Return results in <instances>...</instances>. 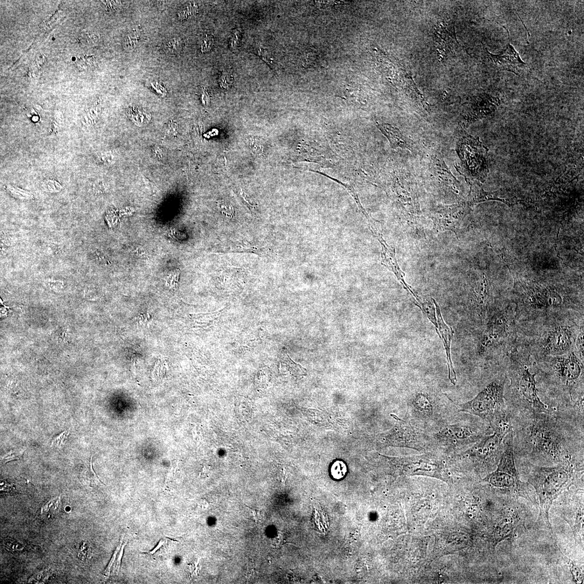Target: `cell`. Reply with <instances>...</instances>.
Listing matches in <instances>:
<instances>
[{
    "instance_id": "1",
    "label": "cell",
    "mask_w": 584,
    "mask_h": 584,
    "mask_svg": "<svg viewBox=\"0 0 584 584\" xmlns=\"http://www.w3.org/2000/svg\"><path fill=\"white\" fill-rule=\"evenodd\" d=\"M526 419L517 431L519 453L546 462H571L573 449L568 434L562 423L550 413L527 414Z\"/></svg>"
},
{
    "instance_id": "2",
    "label": "cell",
    "mask_w": 584,
    "mask_h": 584,
    "mask_svg": "<svg viewBox=\"0 0 584 584\" xmlns=\"http://www.w3.org/2000/svg\"><path fill=\"white\" fill-rule=\"evenodd\" d=\"M407 421L424 430L454 420L461 412L458 405L440 389L423 387L407 397Z\"/></svg>"
},
{
    "instance_id": "3",
    "label": "cell",
    "mask_w": 584,
    "mask_h": 584,
    "mask_svg": "<svg viewBox=\"0 0 584 584\" xmlns=\"http://www.w3.org/2000/svg\"><path fill=\"white\" fill-rule=\"evenodd\" d=\"M432 451L451 457L463 453L486 436L493 433L489 424L477 419L454 420L435 428L425 430Z\"/></svg>"
},
{
    "instance_id": "4",
    "label": "cell",
    "mask_w": 584,
    "mask_h": 584,
    "mask_svg": "<svg viewBox=\"0 0 584 584\" xmlns=\"http://www.w3.org/2000/svg\"><path fill=\"white\" fill-rule=\"evenodd\" d=\"M571 462L550 467H534L528 475V482L533 486L539 497L540 516L543 517L551 530L549 511L554 500L572 483Z\"/></svg>"
},
{
    "instance_id": "5",
    "label": "cell",
    "mask_w": 584,
    "mask_h": 584,
    "mask_svg": "<svg viewBox=\"0 0 584 584\" xmlns=\"http://www.w3.org/2000/svg\"><path fill=\"white\" fill-rule=\"evenodd\" d=\"M384 458L398 475L427 476L449 484L454 483L448 469L449 457L438 452H427L418 456Z\"/></svg>"
},
{
    "instance_id": "6",
    "label": "cell",
    "mask_w": 584,
    "mask_h": 584,
    "mask_svg": "<svg viewBox=\"0 0 584 584\" xmlns=\"http://www.w3.org/2000/svg\"><path fill=\"white\" fill-rule=\"evenodd\" d=\"M505 381L495 380L487 385L476 397L458 405L461 412L479 417L489 424L508 413L505 402Z\"/></svg>"
},
{
    "instance_id": "7",
    "label": "cell",
    "mask_w": 584,
    "mask_h": 584,
    "mask_svg": "<svg viewBox=\"0 0 584 584\" xmlns=\"http://www.w3.org/2000/svg\"><path fill=\"white\" fill-rule=\"evenodd\" d=\"M509 435L493 432L463 453L450 457L449 463L469 464L477 470L491 468L497 465Z\"/></svg>"
},
{
    "instance_id": "8",
    "label": "cell",
    "mask_w": 584,
    "mask_h": 584,
    "mask_svg": "<svg viewBox=\"0 0 584 584\" xmlns=\"http://www.w3.org/2000/svg\"><path fill=\"white\" fill-rule=\"evenodd\" d=\"M549 368L558 383L568 392L570 400L577 403L583 402L575 394L576 388L583 387V361L574 351L564 355L548 357Z\"/></svg>"
},
{
    "instance_id": "9",
    "label": "cell",
    "mask_w": 584,
    "mask_h": 584,
    "mask_svg": "<svg viewBox=\"0 0 584 584\" xmlns=\"http://www.w3.org/2000/svg\"><path fill=\"white\" fill-rule=\"evenodd\" d=\"M526 365L520 366L514 372L512 380L513 394L517 404L527 414L550 413L547 405L539 397L535 375Z\"/></svg>"
},
{
    "instance_id": "10",
    "label": "cell",
    "mask_w": 584,
    "mask_h": 584,
    "mask_svg": "<svg viewBox=\"0 0 584 584\" xmlns=\"http://www.w3.org/2000/svg\"><path fill=\"white\" fill-rule=\"evenodd\" d=\"M578 334L573 327L557 324L549 327L540 337L539 349L544 356L554 357L564 355L572 351Z\"/></svg>"
},
{
    "instance_id": "11",
    "label": "cell",
    "mask_w": 584,
    "mask_h": 584,
    "mask_svg": "<svg viewBox=\"0 0 584 584\" xmlns=\"http://www.w3.org/2000/svg\"><path fill=\"white\" fill-rule=\"evenodd\" d=\"M483 482L488 483L495 488L509 490L514 493L521 495L528 499H530L529 489L527 484L521 481L519 475H513L509 473L496 469L483 479Z\"/></svg>"
},
{
    "instance_id": "12",
    "label": "cell",
    "mask_w": 584,
    "mask_h": 584,
    "mask_svg": "<svg viewBox=\"0 0 584 584\" xmlns=\"http://www.w3.org/2000/svg\"><path fill=\"white\" fill-rule=\"evenodd\" d=\"M508 33L509 42L503 51L498 54H493L486 50L487 56L495 66L500 71H506L518 75L521 67L526 66L525 62L521 59L518 52L510 43L509 31L506 28L502 26Z\"/></svg>"
},
{
    "instance_id": "13",
    "label": "cell",
    "mask_w": 584,
    "mask_h": 584,
    "mask_svg": "<svg viewBox=\"0 0 584 584\" xmlns=\"http://www.w3.org/2000/svg\"><path fill=\"white\" fill-rule=\"evenodd\" d=\"M467 212L463 204L443 207L437 210L434 216L435 228L438 231H455Z\"/></svg>"
},
{
    "instance_id": "14",
    "label": "cell",
    "mask_w": 584,
    "mask_h": 584,
    "mask_svg": "<svg viewBox=\"0 0 584 584\" xmlns=\"http://www.w3.org/2000/svg\"><path fill=\"white\" fill-rule=\"evenodd\" d=\"M511 323L508 316L500 312L490 319L483 344L489 346L496 344L508 337L510 332Z\"/></svg>"
},
{
    "instance_id": "15",
    "label": "cell",
    "mask_w": 584,
    "mask_h": 584,
    "mask_svg": "<svg viewBox=\"0 0 584 584\" xmlns=\"http://www.w3.org/2000/svg\"><path fill=\"white\" fill-rule=\"evenodd\" d=\"M394 190L398 201L403 210L409 216L414 217L418 214L419 206L416 196L407 179L396 177L394 182Z\"/></svg>"
},
{
    "instance_id": "16",
    "label": "cell",
    "mask_w": 584,
    "mask_h": 584,
    "mask_svg": "<svg viewBox=\"0 0 584 584\" xmlns=\"http://www.w3.org/2000/svg\"><path fill=\"white\" fill-rule=\"evenodd\" d=\"M435 40L438 45L437 50L442 51L443 55L451 51L454 47L460 46L456 38L454 25L446 22H442L437 25Z\"/></svg>"
},
{
    "instance_id": "17",
    "label": "cell",
    "mask_w": 584,
    "mask_h": 584,
    "mask_svg": "<svg viewBox=\"0 0 584 584\" xmlns=\"http://www.w3.org/2000/svg\"><path fill=\"white\" fill-rule=\"evenodd\" d=\"M433 301L436 307V316L437 318V326L439 327V330L440 332L439 335H442L445 348H446V350L449 368V378L452 383H453L454 385H456L457 382L456 374L453 367V361H452L450 353L451 340L452 339H453L454 332L453 329L449 328V327L446 323H445L442 316L439 305H438L434 300H433Z\"/></svg>"
},
{
    "instance_id": "18",
    "label": "cell",
    "mask_w": 584,
    "mask_h": 584,
    "mask_svg": "<svg viewBox=\"0 0 584 584\" xmlns=\"http://www.w3.org/2000/svg\"><path fill=\"white\" fill-rule=\"evenodd\" d=\"M430 168L434 177L440 183L452 187L456 185V179L440 157L434 156L431 158Z\"/></svg>"
},
{
    "instance_id": "19",
    "label": "cell",
    "mask_w": 584,
    "mask_h": 584,
    "mask_svg": "<svg viewBox=\"0 0 584 584\" xmlns=\"http://www.w3.org/2000/svg\"><path fill=\"white\" fill-rule=\"evenodd\" d=\"M377 127L387 138L393 149L400 148L411 150L407 140L398 128L385 123H378Z\"/></svg>"
},
{
    "instance_id": "20",
    "label": "cell",
    "mask_w": 584,
    "mask_h": 584,
    "mask_svg": "<svg viewBox=\"0 0 584 584\" xmlns=\"http://www.w3.org/2000/svg\"><path fill=\"white\" fill-rule=\"evenodd\" d=\"M128 117L138 126L147 124L151 120V114L142 108L132 106L127 110Z\"/></svg>"
},
{
    "instance_id": "21",
    "label": "cell",
    "mask_w": 584,
    "mask_h": 584,
    "mask_svg": "<svg viewBox=\"0 0 584 584\" xmlns=\"http://www.w3.org/2000/svg\"><path fill=\"white\" fill-rule=\"evenodd\" d=\"M126 545V543L123 544L122 541L120 542V545L117 547L108 566L104 572V575L105 576H109L111 574L115 573L116 571H119L124 548Z\"/></svg>"
},
{
    "instance_id": "22",
    "label": "cell",
    "mask_w": 584,
    "mask_h": 584,
    "mask_svg": "<svg viewBox=\"0 0 584 584\" xmlns=\"http://www.w3.org/2000/svg\"><path fill=\"white\" fill-rule=\"evenodd\" d=\"M513 532V525L510 521H503L499 524L495 530V539L497 544L506 538L511 537Z\"/></svg>"
},
{
    "instance_id": "23",
    "label": "cell",
    "mask_w": 584,
    "mask_h": 584,
    "mask_svg": "<svg viewBox=\"0 0 584 584\" xmlns=\"http://www.w3.org/2000/svg\"><path fill=\"white\" fill-rule=\"evenodd\" d=\"M141 42V33L137 30L129 33L123 39V47L128 51L135 50Z\"/></svg>"
},
{
    "instance_id": "24",
    "label": "cell",
    "mask_w": 584,
    "mask_h": 584,
    "mask_svg": "<svg viewBox=\"0 0 584 584\" xmlns=\"http://www.w3.org/2000/svg\"><path fill=\"white\" fill-rule=\"evenodd\" d=\"M61 505L60 497L52 499L42 507L41 510L42 517L45 519H50L53 517L59 511Z\"/></svg>"
},
{
    "instance_id": "25",
    "label": "cell",
    "mask_w": 584,
    "mask_h": 584,
    "mask_svg": "<svg viewBox=\"0 0 584 584\" xmlns=\"http://www.w3.org/2000/svg\"><path fill=\"white\" fill-rule=\"evenodd\" d=\"M182 41L178 38H173L166 41L163 45L165 52L171 54H176L179 53L182 50Z\"/></svg>"
},
{
    "instance_id": "26",
    "label": "cell",
    "mask_w": 584,
    "mask_h": 584,
    "mask_svg": "<svg viewBox=\"0 0 584 584\" xmlns=\"http://www.w3.org/2000/svg\"><path fill=\"white\" fill-rule=\"evenodd\" d=\"M242 31L241 28L236 27L233 30L229 40V48L233 51L238 50L240 46L242 39Z\"/></svg>"
},
{
    "instance_id": "27",
    "label": "cell",
    "mask_w": 584,
    "mask_h": 584,
    "mask_svg": "<svg viewBox=\"0 0 584 584\" xmlns=\"http://www.w3.org/2000/svg\"><path fill=\"white\" fill-rule=\"evenodd\" d=\"M214 46V39L213 36L209 34H204L201 36L198 41V46L201 53H206L210 52Z\"/></svg>"
},
{
    "instance_id": "28",
    "label": "cell",
    "mask_w": 584,
    "mask_h": 584,
    "mask_svg": "<svg viewBox=\"0 0 584 584\" xmlns=\"http://www.w3.org/2000/svg\"><path fill=\"white\" fill-rule=\"evenodd\" d=\"M198 9L196 3H188L178 12V17L180 20L189 19L195 15Z\"/></svg>"
},
{
    "instance_id": "29",
    "label": "cell",
    "mask_w": 584,
    "mask_h": 584,
    "mask_svg": "<svg viewBox=\"0 0 584 584\" xmlns=\"http://www.w3.org/2000/svg\"><path fill=\"white\" fill-rule=\"evenodd\" d=\"M218 82L221 89L228 90L233 84V76L229 72L222 71L218 75Z\"/></svg>"
},
{
    "instance_id": "30",
    "label": "cell",
    "mask_w": 584,
    "mask_h": 584,
    "mask_svg": "<svg viewBox=\"0 0 584 584\" xmlns=\"http://www.w3.org/2000/svg\"><path fill=\"white\" fill-rule=\"evenodd\" d=\"M331 475L336 479L343 478L347 472V468L345 464L341 461H337L332 466Z\"/></svg>"
},
{
    "instance_id": "31",
    "label": "cell",
    "mask_w": 584,
    "mask_h": 584,
    "mask_svg": "<svg viewBox=\"0 0 584 584\" xmlns=\"http://www.w3.org/2000/svg\"><path fill=\"white\" fill-rule=\"evenodd\" d=\"M82 476L83 478L85 479V480H86V481L89 482L90 486L92 487V484H94L97 481L101 483L99 478L96 476L95 472H94V470H93L92 458L91 459V462H90V468L83 471L82 472Z\"/></svg>"
},
{
    "instance_id": "32",
    "label": "cell",
    "mask_w": 584,
    "mask_h": 584,
    "mask_svg": "<svg viewBox=\"0 0 584 584\" xmlns=\"http://www.w3.org/2000/svg\"><path fill=\"white\" fill-rule=\"evenodd\" d=\"M568 565L570 571H571L573 576L574 581L576 583H582L583 582V576L580 569L571 560H569Z\"/></svg>"
},
{
    "instance_id": "33",
    "label": "cell",
    "mask_w": 584,
    "mask_h": 584,
    "mask_svg": "<svg viewBox=\"0 0 584 584\" xmlns=\"http://www.w3.org/2000/svg\"><path fill=\"white\" fill-rule=\"evenodd\" d=\"M583 326L581 327L580 330L578 332V335H577L575 341V346L576 347L577 351H578V356L580 359L583 361Z\"/></svg>"
},
{
    "instance_id": "34",
    "label": "cell",
    "mask_w": 584,
    "mask_h": 584,
    "mask_svg": "<svg viewBox=\"0 0 584 584\" xmlns=\"http://www.w3.org/2000/svg\"><path fill=\"white\" fill-rule=\"evenodd\" d=\"M256 53L258 54L260 58L270 66H273V60L271 57L268 51L265 49L259 48L256 50Z\"/></svg>"
},
{
    "instance_id": "35",
    "label": "cell",
    "mask_w": 584,
    "mask_h": 584,
    "mask_svg": "<svg viewBox=\"0 0 584 584\" xmlns=\"http://www.w3.org/2000/svg\"><path fill=\"white\" fill-rule=\"evenodd\" d=\"M150 86L154 91L160 95L164 96L167 94V90L165 87L164 84L161 82L158 81H151L150 82Z\"/></svg>"
},
{
    "instance_id": "36",
    "label": "cell",
    "mask_w": 584,
    "mask_h": 584,
    "mask_svg": "<svg viewBox=\"0 0 584 584\" xmlns=\"http://www.w3.org/2000/svg\"><path fill=\"white\" fill-rule=\"evenodd\" d=\"M200 99L201 103H202L203 105L206 108L209 107L211 103V96L210 94H208L207 90L204 87L201 88Z\"/></svg>"
},
{
    "instance_id": "37",
    "label": "cell",
    "mask_w": 584,
    "mask_h": 584,
    "mask_svg": "<svg viewBox=\"0 0 584 584\" xmlns=\"http://www.w3.org/2000/svg\"><path fill=\"white\" fill-rule=\"evenodd\" d=\"M23 454L24 452L20 453V452L17 451H11L9 454L3 458V461L4 462V463H7L11 461L18 460H19Z\"/></svg>"
},
{
    "instance_id": "38",
    "label": "cell",
    "mask_w": 584,
    "mask_h": 584,
    "mask_svg": "<svg viewBox=\"0 0 584 584\" xmlns=\"http://www.w3.org/2000/svg\"><path fill=\"white\" fill-rule=\"evenodd\" d=\"M69 433L67 432V431H65V432L64 433H61L60 435L57 436L53 440L52 442V446L53 445H57L59 447H60L61 445L63 444L64 440L66 439V438H67Z\"/></svg>"
},
{
    "instance_id": "39",
    "label": "cell",
    "mask_w": 584,
    "mask_h": 584,
    "mask_svg": "<svg viewBox=\"0 0 584 584\" xmlns=\"http://www.w3.org/2000/svg\"><path fill=\"white\" fill-rule=\"evenodd\" d=\"M222 212L225 214L229 216H233L234 215V208L232 206L230 205L223 204L221 206Z\"/></svg>"
},
{
    "instance_id": "40",
    "label": "cell",
    "mask_w": 584,
    "mask_h": 584,
    "mask_svg": "<svg viewBox=\"0 0 584 584\" xmlns=\"http://www.w3.org/2000/svg\"><path fill=\"white\" fill-rule=\"evenodd\" d=\"M151 316L149 314H141L137 318V322L141 325H147L151 321Z\"/></svg>"
},
{
    "instance_id": "41",
    "label": "cell",
    "mask_w": 584,
    "mask_h": 584,
    "mask_svg": "<svg viewBox=\"0 0 584 584\" xmlns=\"http://www.w3.org/2000/svg\"><path fill=\"white\" fill-rule=\"evenodd\" d=\"M248 507V509L250 510V511H251L252 514V516L253 517V518H254L255 522L256 523L259 522L260 520L262 519L261 512L259 510H257L256 509L251 508V507Z\"/></svg>"
},
{
    "instance_id": "42",
    "label": "cell",
    "mask_w": 584,
    "mask_h": 584,
    "mask_svg": "<svg viewBox=\"0 0 584 584\" xmlns=\"http://www.w3.org/2000/svg\"><path fill=\"white\" fill-rule=\"evenodd\" d=\"M163 545H164V541H163L162 540H161V541L159 542V544L154 549V550L151 551L150 554L154 555L155 553H156L157 552V551L159 550V549L160 548H161V547H162Z\"/></svg>"
}]
</instances>
